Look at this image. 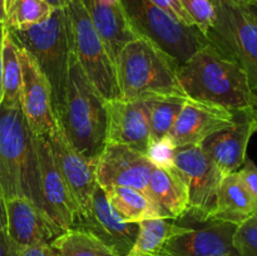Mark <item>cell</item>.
<instances>
[{"label":"cell","instance_id":"cell-42","mask_svg":"<svg viewBox=\"0 0 257 256\" xmlns=\"http://www.w3.org/2000/svg\"><path fill=\"white\" fill-rule=\"evenodd\" d=\"M14 2H15V0H7V10H8V12H9L10 8L13 7V4H14Z\"/></svg>","mask_w":257,"mask_h":256},{"label":"cell","instance_id":"cell-9","mask_svg":"<svg viewBox=\"0 0 257 256\" xmlns=\"http://www.w3.org/2000/svg\"><path fill=\"white\" fill-rule=\"evenodd\" d=\"M175 167L187 186L190 202L187 215L197 222H206L215 211L218 190L225 176L201 146L176 148Z\"/></svg>","mask_w":257,"mask_h":256},{"label":"cell","instance_id":"cell-19","mask_svg":"<svg viewBox=\"0 0 257 256\" xmlns=\"http://www.w3.org/2000/svg\"><path fill=\"white\" fill-rule=\"evenodd\" d=\"M7 233L18 250L30 246L50 243L59 231L47 216L25 197H14L5 201Z\"/></svg>","mask_w":257,"mask_h":256},{"label":"cell","instance_id":"cell-34","mask_svg":"<svg viewBox=\"0 0 257 256\" xmlns=\"http://www.w3.org/2000/svg\"><path fill=\"white\" fill-rule=\"evenodd\" d=\"M19 256H54L50 243L30 246L19 251Z\"/></svg>","mask_w":257,"mask_h":256},{"label":"cell","instance_id":"cell-27","mask_svg":"<svg viewBox=\"0 0 257 256\" xmlns=\"http://www.w3.org/2000/svg\"><path fill=\"white\" fill-rule=\"evenodd\" d=\"M54 12L44 0H15L8 12L5 27L8 29L24 30L45 22Z\"/></svg>","mask_w":257,"mask_h":256},{"label":"cell","instance_id":"cell-25","mask_svg":"<svg viewBox=\"0 0 257 256\" xmlns=\"http://www.w3.org/2000/svg\"><path fill=\"white\" fill-rule=\"evenodd\" d=\"M54 256H118L92 233L79 228L63 231L50 242Z\"/></svg>","mask_w":257,"mask_h":256},{"label":"cell","instance_id":"cell-29","mask_svg":"<svg viewBox=\"0 0 257 256\" xmlns=\"http://www.w3.org/2000/svg\"><path fill=\"white\" fill-rule=\"evenodd\" d=\"M183 10L192 20L193 25L206 35L215 24V9L211 0H180Z\"/></svg>","mask_w":257,"mask_h":256},{"label":"cell","instance_id":"cell-39","mask_svg":"<svg viewBox=\"0 0 257 256\" xmlns=\"http://www.w3.org/2000/svg\"><path fill=\"white\" fill-rule=\"evenodd\" d=\"M242 7L245 8V9L247 10V12L257 20V0H255V2L247 3V4H242Z\"/></svg>","mask_w":257,"mask_h":256},{"label":"cell","instance_id":"cell-32","mask_svg":"<svg viewBox=\"0 0 257 256\" xmlns=\"http://www.w3.org/2000/svg\"><path fill=\"white\" fill-rule=\"evenodd\" d=\"M238 176L245 183L247 190L250 191L251 195L257 201V165L252 160L246 157L245 162L241 166L240 170L237 171Z\"/></svg>","mask_w":257,"mask_h":256},{"label":"cell","instance_id":"cell-38","mask_svg":"<svg viewBox=\"0 0 257 256\" xmlns=\"http://www.w3.org/2000/svg\"><path fill=\"white\" fill-rule=\"evenodd\" d=\"M8 19L7 0H0V25H5Z\"/></svg>","mask_w":257,"mask_h":256},{"label":"cell","instance_id":"cell-30","mask_svg":"<svg viewBox=\"0 0 257 256\" xmlns=\"http://www.w3.org/2000/svg\"><path fill=\"white\" fill-rule=\"evenodd\" d=\"M233 245L238 256H257V213L237 226Z\"/></svg>","mask_w":257,"mask_h":256},{"label":"cell","instance_id":"cell-35","mask_svg":"<svg viewBox=\"0 0 257 256\" xmlns=\"http://www.w3.org/2000/svg\"><path fill=\"white\" fill-rule=\"evenodd\" d=\"M5 196L0 186V231L7 230V208H5Z\"/></svg>","mask_w":257,"mask_h":256},{"label":"cell","instance_id":"cell-40","mask_svg":"<svg viewBox=\"0 0 257 256\" xmlns=\"http://www.w3.org/2000/svg\"><path fill=\"white\" fill-rule=\"evenodd\" d=\"M253 95H255V100H253V104L250 109L252 110L253 117H255V120H256V125H257V89L253 90Z\"/></svg>","mask_w":257,"mask_h":256},{"label":"cell","instance_id":"cell-33","mask_svg":"<svg viewBox=\"0 0 257 256\" xmlns=\"http://www.w3.org/2000/svg\"><path fill=\"white\" fill-rule=\"evenodd\" d=\"M0 256H19V250L12 242L7 230L0 231Z\"/></svg>","mask_w":257,"mask_h":256},{"label":"cell","instance_id":"cell-7","mask_svg":"<svg viewBox=\"0 0 257 256\" xmlns=\"http://www.w3.org/2000/svg\"><path fill=\"white\" fill-rule=\"evenodd\" d=\"M123 4L138 35L152 40L178 65L207 43L197 28L177 22L150 0H123Z\"/></svg>","mask_w":257,"mask_h":256},{"label":"cell","instance_id":"cell-21","mask_svg":"<svg viewBox=\"0 0 257 256\" xmlns=\"http://www.w3.org/2000/svg\"><path fill=\"white\" fill-rule=\"evenodd\" d=\"M148 197L157 206L162 218L181 220L190 211L188 191L176 167H155L148 181Z\"/></svg>","mask_w":257,"mask_h":256},{"label":"cell","instance_id":"cell-16","mask_svg":"<svg viewBox=\"0 0 257 256\" xmlns=\"http://www.w3.org/2000/svg\"><path fill=\"white\" fill-rule=\"evenodd\" d=\"M153 102L107 100V143L127 146L146 156L150 146V115Z\"/></svg>","mask_w":257,"mask_h":256},{"label":"cell","instance_id":"cell-15","mask_svg":"<svg viewBox=\"0 0 257 256\" xmlns=\"http://www.w3.org/2000/svg\"><path fill=\"white\" fill-rule=\"evenodd\" d=\"M202 223L172 236L160 256H238L233 245L237 225L217 220Z\"/></svg>","mask_w":257,"mask_h":256},{"label":"cell","instance_id":"cell-26","mask_svg":"<svg viewBox=\"0 0 257 256\" xmlns=\"http://www.w3.org/2000/svg\"><path fill=\"white\" fill-rule=\"evenodd\" d=\"M3 102L8 105H20L22 92V65L19 48L5 27L3 39Z\"/></svg>","mask_w":257,"mask_h":256},{"label":"cell","instance_id":"cell-2","mask_svg":"<svg viewBox=\"0 0 257 256\" xmlns=\"http://www.w3.org/2000/svg\"><path fill=\"white\" fill-rule=\"evenodd\" d=\"M178 78L190 99L228 110L250 109L255 100L246 73L207 40L200 50L178 65Z\"/></svg>","mask_w":257,"mask_h":256},{"label":"cell","instance_id":"cell-5","mask_svg":"<svg viewBox=\"0 0 257 256\" xmlns=\"http://www.w3.org/2000/svg\"><path fill=\"white\" fill-rule=\"evenodd\" d=\"M19 47L27 50L47 78L52 89L55 117L62 112L67 93L73 35L67 9H54L40 24L24 30L8 29Z\"/></svg>","mask_w":257,"mask_h":256},{"label":"cell","instance_id":"cell-20","mask_svg":"<svg viewBox=\"0 0 257 256\" xmlns=\"http://www.w3.org/2000/svg\"><path fill=\"white\" fill-rule=\"evenodd\" d=\"M93 25L113 62L122 48L140 38L133 28L123 0H82Z\"/></svg>","mask_w":257,"mask_h":256},{"label":"cell","instance_id":"cell-31","mask_svg":"<svg viewBox=\"0 0 257 256\" xmlns=\"http://www.w3.org/2000/svg\"><path fill=\"white\" fill-rule=\"evenodd\" d=\"M176 146L168 136L158 141H153L148 146L146 157L155 167L170 168L175 167Z\"/></svg>","mask_w":257,"mask_h":256},{"label":"cell","instance_id":"cell-1","mask_svg":"<svg viewBox=\"0 0 257 256\" xmlns=\"http://www.w3.org/2000/svg\"><path fill=\"white\" fill-rule=\"evenodd\" d=\"M114 64L122 99L180 103L190 99L180 83L178 63L148 38L125 44Z\"/></svg>","mask_w":257,"mask_h":256},{"label":"cell","instance_id":"cell-28","mask_svg":"<svg viewBox=\"0 0 257 256\" xmlns=\"http://www.w3.org/2000/svg\"><path fill=\"white\" fill-rule=\"evenodd\" d=\"M183 103L153 102L150 115V141H158L168 136ZM150 142V143H151Z\"/></svg>","mask_w":257,"mask_h":256},{"label":"cell","instance_id":"cell-6","mask_svg":"<svg viewBox=\"0 0 257 256\" xmlns=\"http://www.w3.org/2000/svg\"><path fill=\"white\" fill-rule=\"evenodd\" d=\"M215 24L205 35L218 50L246 73L251 89H257V20L242 5L231 0H211Z\"/></svg>","mask_w":257,"mask_h":256},{"label":"cell","instance_id":"cell-8","mask_svg":"<svg viewBox=\"0 0 257 256\" xmlns=\"http://www.w3.org/2000/svg\"><path fill=\"white\" fill-rule=\"evenodd\" d=\"M73 35V50L88 79L105 100L119 98L115 64L93 25L82 0L67 8Z\"/></svg>","mask_w":257,"mask_h":256},{"label":"cell","instance_id":"cell-14","mask_svg":"<svg viewBox=\"0 0 257 256\" xmlns=\"http://www.w3.org/2000/svg\"><path fill=\"white\" fill-rule=\"evenodd\" d=\"M52 147L53 157L58 170L67 182L78 206V216L87 212L90 207L92 196L97 188L95 163L83 157L65 137L59 123L47 136Z\"/></svg>","mask_w":257,"mask_h":256},{"label":"cell","instance_id":"cell-36","mask_svg":"<svg viewBox=\"0 0 257 256\" xmlns=\"http://www.w3.org/2000/svg\"><path fill=\"white\" fill-rule=\"evenodd\" d=\"M4 30L5 25H0V104L3 102V39H4Z\"/></svg>","mask_w":257,"mask_h":256},{"label":"cell","instance_id":"cell-37","mask_svg":"<svg viewBox=\"0 0 257 256\" xmlns=\"http://www.w3.org/2000/svg\"><path fill=\"white\" fill-rule=\"evenodd\" d=\"M44 2L48 3L54 9H65L72 0H44Z\"/></svg>","mask_w":257,"mask_h":256},{"label":"cell","instance_id":"cell-18","mask_svg":"<svg viewBox=\"0 0 257 256\" xmlns=\"http://www.w3.org/2000/svg\"><path fill=\"white\" fill-rule=\"evenodd\" d=\"M257 125L251 109L235 110V123L202 142L201 147L223 176L237 172L246 160V151Z\"/></svg>","mask_w":257,"mask_h":256},{"label":"cell","instance_id":"cell-17","mask_svg":"<svg viewBox=\"0 0 257 256\" xmlns=\"http://www.w3.org/2000/svg\"><path fill=\"white\" fill-rule=\"evenodd\" d=\"M235 123V112L188 99L181 107L168 137L176 148L201 146L206 138Z\"/></svg>","mask_w":257,"mask_h":256},{"label":"cell","instance_id":"cell-13","mask_svg":"<svg viewBox=\"0 0 257 256\" xmlns=\"http://www.w3.org/2000/svg\"><path fill=\"white\" fill-rule=\"evenodd\" d=\"M153 165L142 153L122 145L107 143L95 163L97 182L103 190L113 186L131 187L148 196Z\"/></svg>","mask_w":257,"mask_h":256},{"label":"cell","instance_id":"cell-41","mask_svg":"<svg viewBox=\"0 0 257 256\" xmlns=\"http://www.w3.org/2000/svg\"><path fill=\"white\" fill-rule=\"evenodd\" d=\"M231 2L236 3V4L238 5H242V4H247V3H251V2H255V0H231Z\"/></svg>","mask_w":257,"mask_h":256},{"label":"cell","instance_id":"cell-10","mask_svg":"<svg viewBox=\"0 0 257 256\" xmlns=\"http://www.w3.org/2000/svg\"><path fill=\"white\" fill-rule=\"evenodd\" d=\"M40 170L43 210L52 225L62 233L72 228L78 215V206L58 170L47 136H37Z\"/></svg>","mask_w":257,"mask_h":256},{"label":"cell","instance_id":"cell-22","mask_svg":"<svg viewBox=\"0 0 257 256\" xmlns=\"http://www.w3.org/2000/svg\"><path fill=\"white\" fill-rule=\"evenodd\" d=\"M255 213H257V201L238 173L233 172L225 176L218 190L215 211L210 220L226 221L238 226Z\"/></svg>","mask_w":257,"mask_h":256},{"label":"cell","instance_id":"cell-12","mask_svg":"<svg viewBox=\"0 0 257 256\" xmlns=\"http://www.w3.org/2000/svg\"><path fill=\"white\" fill-rule=\"evenodd\" d=\"M22 65L20 107L35 136H48L58 125L53 108L52 89L34 58L19 47Z\"/></svg>","mask_w":257,"mask_h":256},{"label":"cell","instance_id":"cell-23","mask_svg":"<svg viewBox=\"0 0 257 256\" xmlns=\"http://www.w3.org/2000/svg\"><path fill=\"white\" fill-rule=\"evenodd\" d=\"M108 202L125 222L138 223L151 218H162L157 206L148 196L131 187L113 186L104 190Z\"/></svg>","mask_w":257,"mask_h":256},{"label":"cell","instance_id":"cell-24","mask_svg":"<svg viewBox=\"0 0 257 256\" xmlns=\"http://www.w3.org/2000/svg\"><path fill=\"white\" fill-rule=\"evenodd\" d=\"M138 225L137 238L127 256H160L165 243L187 228V226L171 222L168 218H151L141 221Z\"/></svg>","mask_w":257,"mask_h":256},{"label":"cell","instance_id":"cell-4","mask_svg":"<svg viewBox=\"0 0 257 256\" xmlns=\"http://www.w3.org/2000/svg\"><path fill=\"white\" fill-rule=\"evenodd\" d=\"M57 119L70 145L88 161L97 163L107 145V100L83 72L74 50L64 105Z\"/></svg>","mask_w":257,"mask_h":256},{"label":"cell","instance_id":"cell-3","mask_svg":"<svg viewBox=\"0 0 257 256\" xmlns=\"http://www.w3.org/2000/svg\"><path fill=\"white\" fill-rule=\"evenodd\" d=\"M0 186L5 200L25 197L44 213L37 136L22 107L4 103L0 104Z\"/></svg>","mask_w":257,"mask_h":256},{"label":"cell","instance_id":"cell-11","mask_svg":"<svg viewBox=\"0 0 257 256\" xmlns=\"http://www.w3.org/2000/svg\"><path fill=\"white\" fill-rule=\"evenodd\" d=\"M72 228H79L102 241L118 256H127L137 238L140 225L125 222L108 202L99 185L92 196L89 210L78 216Z\"/></svg>","mask_w":257,"mask_h":256}]
</instances>
